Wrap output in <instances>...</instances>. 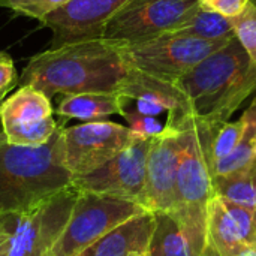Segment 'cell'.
I'll use <instances>...</instances> for the list:
<instances>
[{"instance_id":"7c38bea8","label":"cell","mask_w":256,"mask_h":256,"mask_svg":"<svg viewBox=\"0 0 256 256\" xmlns=\"http://www.w3.org/2000/svg\"><path fill=\"white\" fill-rule=\"evenodd\" d=\"M180 132L171 126L152 138L146 165L142 207L147 212H166L180 204L177 190Z\"/></svg>"},{"instance_id":"e0dca14e","label":"cell","mask_w":256,"mask_h":256,"mask_svg":"<svg viewBox=\"0 0 256 256\" xmlns=\"http://www.w3.org/2000/svg\"><path fill=\"white\" fill-rule=\"evenodd\" d=\"M172 33L207 40H228L236 38L231 18L200 4L194 14Z\"/></svg>"},{"instance_id":"7402d4cb","label":"cell","mask_w":256,"mask_h":256,"mask_svg":"<svg viewBox=\"0 0 256 256\" xmlns=\"http://www.w3.org/2000/svg\"><path fill=\"white\" fill-rule=\"evenodd\" d=\"M244 132V120L240 118L237 122H226L224 123L213 140V162L214 165L230 156L236 147L238 146L242 135Z\"/></svg>"},{"instance_id":"9c48e42d","label":"cell","mask_w":256,"mask_h":256,"mask_svg":"<svg viewBox=\"0 0 256 256\" xmlns=\"http://www.w3.org/2000/svg\"><path fill=\"white\" fill-rule=\"evenodd\" d=\"M0 122L6 142L14 146H42L62 126L54 118L51 99L39 88L22 84L0 104Z\"/></svg>"},{"instance_id":"4316f807","label":"cell","mask_w":256,"mask_h":256,"mask_svg":"<svg viewBox=\"0 0 256 256\" xmlns=\"http://www.w3.org/2000/svg\"><path fill=\"white\" fill-rule=\"evenodd\" d=\"M201 256H220V254H219V252H218L212 244H208V243H207V248L204 249V252H202V255Z\"/></svg>"},{"instance_id":"5bb4252c","label":"cell","mask_w":256,"mask_h":256,"mask_svg":"<svg viewBox=\"0 0 256 256\" xmlns=\"http://www.w3.org/2000/svg\"><path fill=\"white\" fill-rule=\"evenodd\" d=\"M154 224L152 212L136 214L108 231L78 256H147Z\"/></svg>"},{"instance_id":"484cf974","label":"cell","mask_w":256,"mask_h":256,"mask_svg":"<svg viewBox=\"0 0 256 256\" xmlns=\"http://www.w3.org/2000/svg\"><path fill=\"white\" fill-rule=\"evenodd\" d=\"M200 4L219 12L228 18H234L243 12L249 0H198Z\"/></svg>"},{"instance_id":"9a60e30c","label":"cell","mask_w":256,"mask_h":256,"mask_svg":"<svg viewBox=\"0 0 256 256\" xmlns=\"http://www.w3.org/2000/svg\"><path fill=\"white\" fill-rule=\"evenodd\" d=\"M129 99L123 93H80L62 96L56 108L58 118H76L82 122L105 120L118 114L123 117Z\"/></svg>"},{"instance_id":"4dcf8cb0","label":"cell","mask_w":256,"mask_h":256,"mask_svg":"<svg viewBox=\"0 0 256 256\" xmlns=\"http://www.w3.org/2000/svg\"><path fill=\"white\" fill-rule=\"evenodd\" d=\"M248 3H250V4H254V6H255V8H256V0H249Z\"/></svg>"},{"instance_id":"2e32d148","label":"cell","mask_w":256,"mask_h":256,"mask_svg":"<svg viewBox=\"0 0 256 256\" xmlns=\"http://www.w3.org/2000/svg\"><path fill=\"white\" fill-rule=\"evenodd\" d=\"M207 230L208 244H212L220 256H238L248 249L234 219L226 212L219 195H213L207 202Z\"/></svg>"},{"instance_id":"d4e9b609","label":"cell","mask_w":256,"mask_h":256,"mask_svg":"<svg viewBox=\"0 0 256 256\" xmlns=\"http://www.w3.org/2000/svg\"><path fill=\"white\" fill-rule=\"evenodd\" d=\"M20 84V76L14 64L12 57L0 51V104L4 100L8 93Z\"/></svg>"},{"instance_id":"4fadbf2b","label":"cell","mask_w":256,"mask_h":256,"mask_svg":"<svg viewBox=\"0 0 256 256\" xmlns=\"http://www.w3.org/2000/svg\"><path fill=\"white\" fill-rule=\"evenodd\" d=\"M130 0H70L40 24L52 32L51 46L102 38L108 20Z\"/></svg>"},{"instance_id":"5b68a950","label":"cell","mask_w":256,"mask_h":256,"mask_svg":"<svg viewBox=\"0 0 256 256\" xmlns=\"http://www.w3.org/2000/svg\"><path fill=\"white\" fill-rule=\"evenodd\" d=\"M144 212L136 201L80 192L68 224L45 256H78L108 231Z\"/></svg>"},{"instance_id":"7a4b0ae2","label":"cell","mask_w":256,"mask_h":256,"mask_svg":"<svg viewBox=\"0 0 256 256\" xmlns=\"http://www.w3.org/2000/svg\"><path fill=\"white\" fill-rule=\"evenodd\" d=\"M172 87L177 105L168 111L170 118H194L219 128L256 92V64L236 36Z\"/></svg>"},{"instance_id":"603a6c76","label":"cell","mask_w":256,"mask_h":256,"mask_svg":"<svg viewBox=\"0 0 256 256\" xmlns=\"http://www.w3.org/2000/svg\"><path fill=\"white\" fill-rule=\"evenodd\" d=\"M68 2L70 0H0V6L40 22L48 14L60 9Z\"/></svg>"},{"instance_id":"8992f818","label":"cell","mask_w":256,"mask_h":256,"mask_svg":"<svg viewBox=\"0 0 256 256\" xmlns=\"http://www.w3.org/2000/svg\"><path fill=\"white\" fill-rule=\"evenodd\" d=\"M230 40H207L166 33L141 44L128 45L126 52L130 66L136 72L153 81L174 86L192 68L222 50Z\"/></svg>"},{"instance_id":"ba28073f","label":"cell","mask_w":256,"mask_h":256,"mask_svg":"<svg viewBox=\"0 0 256 256\" xmlns=\"http://www.w3.org/2000/svg\"><path fill=\"white\" fill-rule=\"evenodd\" d=\"M198 6V0H130L108 20L102 38L141 44L172 33Z\"/></svg>"},{"instance_id":"44dd1931","label":"cell","mask_w":256,"mask_h":256,"mask_svg":"<svg viewBox=\"0 0 256 256\" xmlns=\"http://www.w3.org/2000/svg\"><path fill=\"white\" fill-rule=\"evenodd\" d=\"M231 22L237 39L256 64V8L248 3L240 15L231 18Z\"/></svg>"},{"instance_id":"ffe728a7","label":"cell","mask_w":256,"mask_h":256,"mask_svg":"<svg viewBox=\"0 0 256 256\" xmlns=\"http://www.w3.org/2000/svg\"><path fill=\"white\" fill-rule=\"evenodd\" d=\"M222 201H224L226 212L234 219L238 234L243 243L246 244V248L256 249V207L242 206V204H237L224 198Z\"/></svg>"},{"instance_id":"83f0119b","label":"cell","mask_w":256,"mask_h":256,"mask_svg":"<svg viewBox=\"0 0 256 256\" xmlns=\"http://www.w3.org/2000/svg\"><path fill=\"white\" fill-rule=\"evenodd\" d=\"M238 256H256V249H250V248H248V249H244L242 254Z\"/></svg>"},{"instance_id":"f546056e","label":"cell","mask_w":256,"mask_h":256,"mask_svg":"<svg viewBox=\"0 0 256 256\" xmlns=\"http://www.w3.org/2000/svg\"><path fill=\"white\" fill-rule=\"evenodd\" d=\"M0 256H6V248L3 243H0Z\"/></svg>"},{"instance_id":"3957f363","label":"cell","mask_w":256,"mask_h":256,"mask_svg":"<svg viewBox=\"0 0 256 256\" xmlns=\"http://www.w3.org/2000/svg\"><path fill=\"white\" fill-rule=\"evenodd\" d=\"M63 128L42 146H0V214L32 207L72 184L63 164Z\"/></svg>"},{"instance_id":"f1b7e54d","label":"cell","mask_w":256,"mask_h":256,"mask_svg":"<svg viewBox=\"0 0 256 256\" xmlns=\"http://www.w3.org/2000/svg\"><path fill=\"white\" fill-rule=\"evenodd\" d=\"M6 141V138H4V134H3V128H2V122H0V146L3 144Z\"/></svg>"},{"instance_id":"8fae6325","label":"cell","mask_w":256,"mask_h":256,"mask_svg":"<svg viewBox=\"0 0 256 256\" xmlns=\"http://www.w3.org/2000/svg\"><path fill=\"white\" fill-rule=\"evenodd\" d=\"M154 231L148 256H201L208 243L207 206L180 202L153 213Z\"/></svg>"},{"instance_id":"30bf717a","label":"cell","mask_w":256,"mask_h":256,"mask_svg":"<svg viewBox=\"0 0 256 256\" xmlns=\"http://www.w3.org/2000/svg\"><path fill=\"white\" fill-rule=\"evenodd\" d=\"M150 144L152 138L136 140L100 168L90 174L75 177L72 180V186H75L80 192L111 195L141 204L144 196L146 165Z\"/></svg>"},{"instance_id":"52a82bcc","label":"cell","mask_w":256,"mask_h":256,"mask_svg":"<svg viewBox=\"0 0 256 256\" xmlns=\"http://www.w3.org/2000/svg\"><path fill=\"white\" fill-rule=\"evenodd\" d=\"M140 138L144 136L135 134L129 126L108 120L63 128V164L74 178L81 177L100 168Z\"/></svg>"},{"instance_id":"ac0fdd59","label":"cell","mask_w":256,"mask_h":256,"mask_svg":"<svg viewBox=\"0 0 256 256\" xmlns=\"http://www.w3.org/2000/svg\"><path fill=\"white\" fill-rule=\"evenodd\" d=\"M244 132L236 150L214 165V176H230L248 168L256 159V98L242 116Z\"/></svg>"},{"instance_id":"6da1fadb","label":"cell","mask_w":256,"mask_h":256,"mask_svg":"<svg viewBox=\"0 0 256 256\" xmlns=\"http://www.w3.org/2000/svg\"><path fill=\"white\" fill-rule=\"evenodd\" d=\"M120 40L94 38L50 46L33 56L20 76V86L30 84L50 99L80 93H123L135 69Z\"/></svg>"},{"instance_id":"1f68e13d","label":"cell","mask_w":256,"mask_h":256,"mask_svg":"<svg viewBox=\"0 0 256 256\" xmlns=\"http://www.w3.org/2000/svg\"><path fill=\"white\" fill-rule=\"evenodd\" d=\"M147 256H148V255H147Z\"/></svg>"},{"instance_id":"277c9868","label":"cell","mask_w":256,"mask_h":256,"mask_svg":"<svg viewBox=\"0 0 256 256\" xmlns=\"http://www.w3.org/2000/svg\"><path fill=\"white\" fill-rule=\"evenodd\" d=\"M80 190L75 186L24 210L0 214V243L6 256H45L62 234Z\"/></svg>"},{"instance_id":"d6986e66","label":"cell","mask_w":256,"mask_h":256,"mask_svg":"<svg viewBox=\"0 0 256 256\" xmlns=\"http://www.w3.org/2000/svg\"><path fill=\"white\" fill-rule=\"evenodd\" d=\"M214 195L224 200L256 207V159L244 170L230 176L213 177Z\"/></svg>"},{"instance_id":"cb8c5ba5","label":"cell","mask_w":256,"mask_h":256,"mask_svg":"<svg viewBox=\"0 0 256 256\" xmlns=\"http://www.w3.org/2000/svg\"><path fill=\"white\" fill-rule=\"evenodd\" d=\"M123 117L128 120L129 128L135 134H138L144 138H153V136L159 135L165 128V124H162L156 117L144 116V114H140L134 110H124Z\"/></svg>"}]
</instances>
